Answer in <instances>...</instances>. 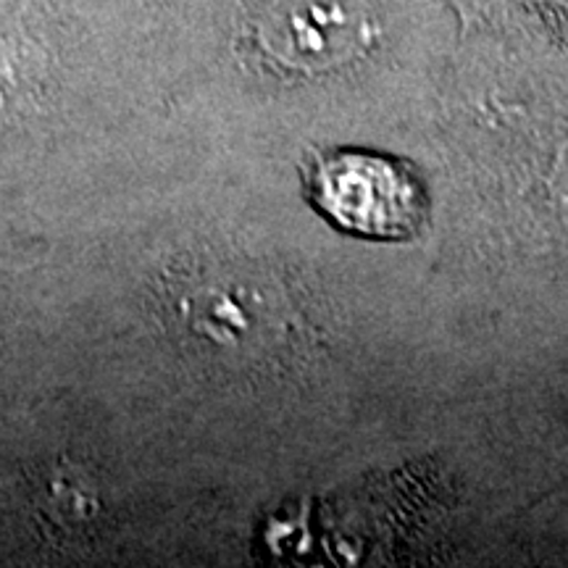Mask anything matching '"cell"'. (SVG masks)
Segmentation results:
<instances>
[{"mask_svg":"<svg viewBox=\"0 0 568 568\" xmlns=\"http://www.w3.org/2000/svg\"><path fill=\"white\" fill-rule=\"evenodd\" d=\"M311 195L347 232L403 240L424 222V193L406 163L374 153H332L311 174Z\"/></svg>","mask_w":568,"mask_h":568,"instance_id":"1","label":"cell"}]
</instances>
